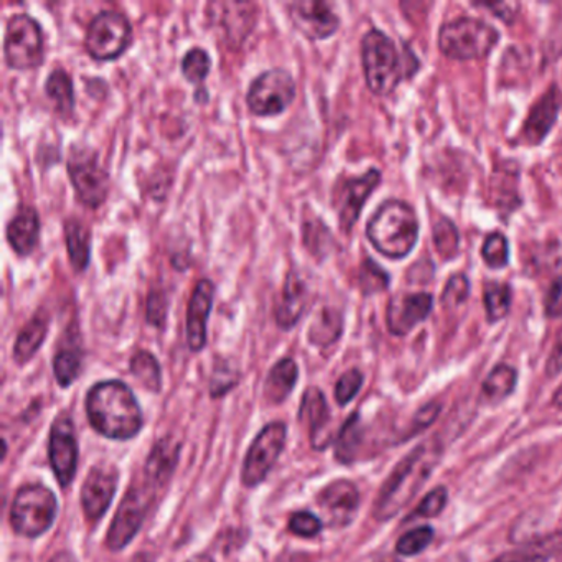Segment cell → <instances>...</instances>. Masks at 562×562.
<instances>
[{
    "mask_svg": "<svg viewBox=\"0 0 562 562\" xmlns=\"http://www.w3.org/2000/svg\"><path fill=\"white\" fill-rule=\"evenodd\" d=\"M87 413L93 429L108 439L130 440L143 429V411L123 381L94 384L87 396Z\"/></svg>",
    "mask_w": 562,
    "mask_h": 562,
    "instance_id": "6da1fadb",
    "label": "cell"
},
{
    "mask_svg": "<svg viewBox=\"0 0 562 562\" xmlns=\"http://www.w3.org/2000/svg\"><path fill=\"white\" fill-rule=\"evenodd\" d=\"M439 457V446L434 442H424L411 450L381 486L374 502V518L386 521L396 516L429 479Z\"/></svg>",
    "mask_w": 562,
    "mask_h": 562,
    "instance_id": "7a4b0ae2",
    "label": "cell"
},
{
    "mask_svg": "<svg viewBox=\"0 0 562 562\" xmlns=\"http://www.w3.org/2000/svg\"><path fill=\"white\" fill-rule=\"evenodd\" d=\"M367 236L376 251L386 258H406L419 236L416 212L406 202L387 200L368 220Z\"/></svg>",
    "mask_w": 562,
    "mask_h": 562,
    "instance_id": "3957f363",
    "label": "cell"
},
{
    "mask_svg": "<svg viewBox=\"0 0 562 562\" xmlns=\"http://www.w3.org/2000/svg\"><path fill=\"white\" fill-rule=\"evenodd\" d=\"M361 61L368 88L376 97H387L404 77L403 61L394 42L381 31H370L361 41Z\"/></svg>",
    "mask_w": 562,
    "mask_h": 562,
    "instance_id": "277c9868",
    "label": "cell"
},
{
    "mask_svg": "<svg viewBox=\"0 0 562 562\" xmlns=\"http://www.w3.org/2000/svg\"><path fill=\"white\" fill-rule=\"evenodd\" d=\"M499 34L479 19L460 18L447 22L439 32V48L452 60H480L498 44Z\"/></svg>",
    "mask_w": 562,
    "mask_h": 562,
    "instance_id": "5b68a950",
    "label": "cell"
},
{
    "mask_svg": "<svg viewBox=\"0 0 562 562\" xmlns=\"http://www.w3.org/2000/svg\"><path fill=\"white\" fill-rule=\"evenodd\" d=\"M159 490V486L150 482L144 473L143 479L131 483L108 531L106 544L111 551H121L133 541Z\"/></svg>",
    "mask_w": 562,
    "mask_h": 562,
    "instance_id": "8992f818",
    "label": "cell"
},
{
    "mask_svg": "<svg viewBox=\"0 0 562 562\" xmlns=\"http://www.w3.org/2000/svg\"><path fill=\"white\" fill-rule=\"evenodd\" d=\"M58 503L47 486L27 485L19 490L11 508L12 528L18 535L37 538L52 528Z\"/></svg>",
    "mask_w": 562,
    "mask_h": 562,
    "instance_id": "52a82bcc",
    "label": "cell"
},
{
    "mask_svg": "<svg viewBox=\"0 0 562 562\" xmlns=\"http://www.w3.org/2000/svg\"><path fill=\"white\" fill-rule=\"evenodd\" d=\"M4 57L8 67L14 70H34L44 64V32L34 18L18 14L9 19L5 27Z\"/></svg>",
    "mask_w": 562,
    "mask_h": 562,
    "instance_id": "ba28073f",
    "label": "cell"
},
{
    "mask_svg": "<svg viewBox=\"0 0 562 562\" xmlns=\"http://www.w3.org/2000/svg\"><path fill=\"white\" fill-rule=\"evenodd\" d=\"M295 93L297 85L292 75L282 68H272L255 78L246 94V103L255 116H278L294 103Z\"/></svg>",
    "mask_w": 562,
    "mask_h": 562,
    "instance_id": "9c48e42d",
    "label": "cell"
},
{
    "mask_svg": "<svg viewBox=\"0 0 562 562\" xmlns=\"http://www.w3.org/2000/svg\"><path fill=\"white\" fill-rule=\"evenodd\" d=\"M133 44V27L126 15L103 11L91 21L87 32L88 54L97 61L120 58Z\"/></svg>",
    "mask_w": 562,
    "mask_h": 562,
    "instance_id": "30bf717a",
    "label": "cell"
},
{
    "mask_svg": "<svg viewBox=\"0 0 562 562\" xmlns=\"http://www.w3.org/2000/svg\"><path fill=\"white\" fill-rule=\"evenodd\" d=\"M68 176L77 199L87 209H100L110 193V176L101 167L97 153L88 149H74L68 159Z\"/></svg>",
    "mask_w": 562,
    "mask_h": 562,
    "instance_id": "8fae6325",
    "label": "cell"
},
{
    "mask_svg": "<svg viewBox=\"0 0 562 562\" xmlns=\"http://www.w3.org/2000/svg\"><path fill=\"white\" fill-rule=\"evenodd\" d=\"M288 429L284 423H271L258 434L249 447L243 465L241 479L246 486H256L265 482L285 446Z\"/></svg>",
    "mask_w": 562,
    "mask_h": 562,
    "instance_id": "7c38bea8",
    "label": "cell"
},
{
    "mask_svg": "<svg viewBox=\"0 0 562 562\" xmlns=\"http://www.w3.org/2000/svg\"><path fill=\"white\" fill-rule=\"evenodd\" d=\"M380 182V170L371 169L364 176L344 179L335 187L334 205L337 209L341 232L350 233L353 229L368 196L374 192Z\"/></svg>",
    "mask_w": 562,
    "mask_h": 562,
    "instance_id": "4fadbf2b",
    "label": "cell"
},
{
    "mask_svg": "<svg viewBox=\"0 0 562 562\" xmlns=\"http://www.w3.org/2000/svg\"><path fill=\"white\" fill-rule=\"evenodd\" d=\"M48 456L58 483L70 485L77 475L78 442L74 420L68 414H60L52 426Z\"/></svg>",
    "mask_w": 562,
    "mask_h": 562,
    "instance_id": "5bb4252c",
    "label": "cell"
},
{
    "mask_svg": "<svg viewBox=\"0 0 562 562\" xmlns=\"http://www.w3.org/2000/svg\"><path fill=\"white\" fill-rule=\"evenodd\" d=\"M294 27L311 41L331 37L340 27V19L334 8L324 0H299L288 5Z\"/></svg>",
    "mask_w": 562,
    "mask_h": 562,
    "instance_id": "9a60e30c",
    "label": "cell"
},
{
    "mask_svg": "<svg viewBox=\"0 0 562 562\" xmlns=\"http://www.w3.org/2000/svg\"><path fill=\"white\" fill-rule=\"evenodd\" d=\"M117 490V470L98 465L90 470L81 490V505L88 521L97 522L110 508Z\"/></svg>",
    "mask_w": 562,
    "mask_h": 562,
    "instance_id": "2e32d148",
    "label": "cell"
},
{
    "mask_svg": "<svg viewBox=\"0 0 562 562\" xmlns=\"http://www.w3.org/2000/svg\"><path fill=\"white\" fill-rule=\"evenodd\" d=\"M432 312V295L427 292L394 295L387 305V330L397 337L409 334L414 327L423 324Z\"/></svg>",
    "mask_w": 562,
    "mask_h": 562,
    "instance_id": "e0dca14e",
    "label": "cell"
},
{
    "mask_svg": "<svg viewBox=\"0 0 562 562\" xmlns=\"http://www.w3.org/2000/svg\"><path fill=\"white\" fill-rule=\"evenodd\" d=\"M318 506L334 528L350 525L360 506V493L348 480L325 486L317 496Z\"/></svg>",
    "mask_w": 562,
    "mask_h": 562,
    "instance_id": "ac0fdd59",
    "label": "cell"
},
{
    "mask_svg": "<svg viewBox=\"0 0 562 562\" xmlns=\"http://www.w3.org/2000/svg\"><path fill=\"white\" fill-rule=\"evenodd\" d=\"M213 297L215 284L210 279H200L187 308V344L192 351H202L206 345V325L213 308Z\"/></svg>",
    "mask_w": 562,
    "mask_h": 562,
    "instance_id": "d6986e66",
    "label": "cell"
},
{
    "mask_svg": "<svg viewBox=\"0 0 562 562\" xmlns=\"http://www.w3.org/2000/svg\"><path fill=\"white\" fill-rule=\"evenodd\" d=\"M559 110H561V101H559L558 90L551 88L532 104L522 126V140L529 146H539L554 126Z\"/></svg>",
    "mask_w": 562,
    "mask_h": 562,
    "instance_id": "ffe728a7",
    "label": "cell"
},
{
    "mask_svg": "<svg viewBox=\"0 0 562 562\" xmlns=\"http://www.w3.org/2000/svg\"><path fill=\"white\" fill-rule=\"evenodd\" d=\"M308 289L304 279L295 271H291L285 278L284 288L278 297L274 307L276 324L282 330H289L301 321L305 307H307Z\"/></svg>",
    "mask_w": 562,
    "mask_h": 562,
    "instance_id": "44dd1931",
    "label": "cell"
},
{
    "mask_svg": "<svg viewBox=\"0 0 562 562\" xmlns=\"http://www.w3.org/2000/svg\"><path fill=\"white\" fill-rule=\"evenodd\" d=\"M301 417L311 429L314 449L324 450L331 439L330 411L324 393L318 387H308L302 396Z\"/></svg>",
    "mask_w": 562,
    "mask_h": 562,
    "instance_id": "7402d4cb",
    "label": "cell"
},
{
    "mask_svg": "<svg viewBox=\"0 0 562 562\" xmlns=\"http://www.w3.org/2000/svg\"><path fill=\"white\" fill-rule=\"evenodd\" d=\"M41 216L31 205L19 206L18 213L8 225V241L19 256L34 252L41 236Z\"/></svg>",
    "mask_w": 562,
    "mask_h": 562,
    "instance_id": "603a6c76",
    "label": "cell"
},
{
    "mask_svg": "<svg viewBox=\"0 0 562 562\" xmlns=\"http://www.w3.org/2000/svg\"><path fill=\"white\" fill-rule=\"evenodd\" d=\"M299 368L292 358H282L269 371L265 383V397L271 404H281L297 383Z\"/></svg>",
    "mask_w": 562,
    "mask_h": 562,
    "instance_id": "cb8c5ba5",
    "label": "cell"
},
{
    "mask_svg": "<svg viewBox=\"0 0 562 562\" xmlns=\"http://www.w3.org/2000/svg\"><path fill=\"white\" fill-rule=\"evenodd\" d=\"M218 8L222 9V12H216L215 9L209 5V11H212V14H209L210 18L216 19V24L222 29L225 41L228 42V44H243L246 37L241 34V31L236 27V21H251V19L258 18L256 5L225 2V4H218Z\"/></svg>",
    "mask_w": 562,
    "mask_h": 562,
    "instance_id": "d4e9b609",
    "label": "cell"
},
{
    "mask_svg": "<svg viewBox=\"0 0 562 562\" xmlns=\"http://www.w3.org/2000/svg\"><path fill=\"white\" fill-rule=\"evenodd\" d=\"M177 460H179V443L170 442L164 439L154 447L147 459L146 467H144V475L156 483L159 488L169 483L172 476L173 469H176Z\"/></svg>",
    "mask_w": 562,
    "mask_h": 562,
    "instance_id": "484cf974",
    "label": "cell"
},
{
    "mask_svg": "<svg viewBox=\"0 0 562 562\" xmlns=\"http://www.w3.org/2000/svg\"><path fill=\"white\" fill-rule=\"evenodd\" d=\"M48 334V315L38 311L22 328L14 347V358L19 364L27 363L35 357Z\"/></svg>",
    "mask_w": 562,
    "mask_h": 562,
    "instance_id": "4316f807",
    "label": "cell"
},
{
    "mask_svg": "<svg viewBox=\"0 0 562 562\" xmlns=\"http://www.w3.org/2000/svg\"><path fill=\"white\" fill-rule=\"evenodd\" d=\"M65 243H67L68 258H70L75 271H87L91 261L90 229L80 220H67L65 222Z\"/></svg>",
    "mask_w": 562,
    "mask_h": 562,
    "instance_id": "83f0119b",
    "label": "cell"
},
{
    "mask_svg": "<svg viewBox=\"0 0 562 562\" xmlns=\"http://www.w3.org/2000/svg\"><path fill=\"white\" fill-rule=\"evenodd\" d=\"M562 549V532L536 539L531 544L503 552L492 562H548Z\"/></svg>",
    "mask_w": 562,
    "mask_h": 562,
    "instance_id": "f1b7e54d",
    "label": "cell"
},
{
    "mask_svg": "<svg viewBox=\"0 0 562 562\" xmlns=\"http://www.w3.org/2000/svg\"><path fill=\"white\" fill-rule=\"evenodd\" d=\"M344 315L338 308L322 307L308 328V340L317 347H328L341 337Z\"/></svg>",
    "mask_w": 562,
    "mask_h": 562,
    "instance_id": "f546056e",
    "label": "cell"
},
{
    "mask_svg": "<svg viewBox=\"0 0 562 562\" xmlns=\"http://www.w3.org/2000/svg\"><path fill=\"white\" fill-rule=\"evenodd\" d=\"M45 93H47L48 100L54 103L55 110L58 113L64 114V116L74 113V81H71V77L67 71L61 70V68L52 71L48 75L47 81H45Z\"/></svg>",
    "mask_w": 562,
    "mask_h": 562,
    "instance_id": "4dcf8cb0",
    "label": "cell"
},
{
    "mask_svg": "<svg viewBox=\"0 0 562 562\" xmlns=\"http://www.w3.org/2000/svg\"><path fill=\"white\" fill-rule=\"evenodd\" d=\"M516 381H518V373L515 368L508 367V364H498L490 371L488 376L483 381V396L490 403H499L513 393Z\"/></svg>",
    "mask_w": 562,
    "mask_h": 562,
    "instance_id": "1f68e13d",
    "label": "cell"
},
{
    "mask_svg": "<svg viewBox=\"0 0 562 562\" xmlns=\"http://www.w3.org/2000/svg\"><path fill=\"white\" fill-rule=\"evenodd\" d=\"M131 373L143 384L146 390L159 393L162 390V371L159 361L150 351H136L131 358Z\"/></svg>",
    "mask_w": 562,
    "mask_h": 562,
    "instance_id": "d6a6232c",
    "label": "cell"
},
{
    "mask_svg": "<svg viewBox=\"0 0 562 562\" xmlns=\"http://www.w3.org/2000/svg\"><path fill=\"white\" fill-rule=\"evenodd\" d=\"M361 439H363V427H361L360 416L353 414V416L345 423V426L341 427L337 446H335V457H337L338 462H353V460L357 459Z\"/></svg>",
    "mask_w": 562,
    "mask_h": 562,
    "instance_id": "836d02e7",
    "label": "cell"
},
{
    "mask_svg": "<svg viewBox=\"0 0 562 562\" xmlns=\"http://www.w3.org/2000/svg\"><path fill=\"white\" fill-rule=\"evenodd\" d=\"M81 363H83V353L77 345H74V347L68 345V347H61L57 351L54 358V371L55 378H57L61 387H68L75 383L78 374H80Z\"/></svg>",
    "mask_w": 562,
    "mask_h": 562,
    "instance_id": "e575fe53",
    "label": "cell"
},
{
    "mask_svg": "<svg viewBox=\"0 0 562 562\" xmlns=\"http://www.w3.org/2000/svg\"><path fill=\"white\" fill-rule=\"evenodd\" d=\"M483 301H485L486 318H488L490 324H495L508 314L509 304H512V291L506 284L492 282L485 288Z\"/></svg>",
    "mask_w": 562,
    "mask_h": 562,
    "instance_id": "d590c367",
    "label": "cell"
},
{
    "mask_svg": "<svg viewBox=\"0 0 562 562\" xmlns=\"http://www.w3.org/2000/svg\"><path fill=\"white\" fill-rule=\"evenodd\" d=\"M212 71V58L205 48L193 47L182 60V75L192 85H202Z\"/></svg>",
    "mask_w": 562,
    "mask_h": 562,
    "instance_id": "8d00e7d4",
    "label": "cell"
},
{
    "mask_svg": "<svg viewBox=\"0 0 562 562\" xmlns=\"http://www.w3.org/2000/svg\"><path fill=\"white\" fill-rule=\"evenodd\" d=\"M358 285H360L364 295L376 294V292H383L384 289H387L390 276L373 259L368 258L361 265Z\"/></svg>",
    "mask_w": 562,
    "mask_h": 562,
    "instance_id": "74e56055",
    "label": "cell"
},
{
    "mask_svg": "<svg viewBox=\"0 0 562 562\" xmlns=\"http://www.w3.org/2000/svg\"><path fill=\"white\" fill-rule=\"evenodd\" d=\"M434 245L440 258L452 259L459 251V232L449 220H440L434 225Z\"/></svg>",
    "mask_w": 562,
    "mask_h": 562,
    "instance_id": "f35d334b",
    "label": "cell"
},
{
    "mask_svg": "<svg viewBox=\"0 0 562 562\" xmlns=\"http://www.w3.org/2000/svg\"><path fill=\"white\" fill-rule=\"evenodd\" d=\"M482 258L490 268L502 269L508 265V241L502 233H492L483 243Z\"/></svg>",
    "mask_w": 562,
    "mask_h": 562,
    "instance_id": "ab89813d",
    "label": "cell"
},
{
    "mask_svg": "<svg viewBox=\"0 0 562 562\" xmlns=\"http://www.w3.org/2000/svg\"><path fill=\"white\" fill-rule=\"evenodd\" d=\"M434 529L430 526H420L397 539L396 551L401 555H416L423 552L432 542Z\"/></svg>",
    "mask_w": 562,
    "mask_h": 562,
    "instance_id": "60d3db41",
    "label": "cell"
},
{
    "mask_svg": "<svg viewBox=\"0 0 562 562\" xmlns=\"http://www.w3.org/2000/svg\"><path fill=\"white\" fill-rule=\"evenodd\" d=\"M169 314V297L166 292L154 289L147 295L146 318L153 327L162 328Z\"/></svg>",
    "mask_w": 562,
    "mask_h": 562,
    "instance_id": "b9f144b4",
    "label": "cell"
},
{
    "mask_svg": "<svg viewBox=\"0 0 562 562\" xmlns=\"http://www.w3.org/2000/svg\"><path fill=\"white\" fill-rule=\"evenodd\" d=\"M327 226L321 222V220H305L304 225H302V241H304L305 248L315 256V258H321V252H327V243L330 241V238H321V232Z\"/></svg>",
    "mask_w": 562,
    "mask_h": 562,
    "instance_id": "7bdbcfd3",
    "label": "cell"
},
{
    "mask_svg": "<svg viewBox=\"0 0 562 562\" xmlns=\"http://www.w3.org/2000/svg\"><path fill=\"white\" fill-rule=\"evenodd\" d=\"M361 384H363V374L360 370H350L347 373L341 374L338 380L337 386H335V400L340 406L350 403L358 391H360Z\"/></svg>",
    "mask_w": 562,
    "mask_h": 562,
    "instance_id": "ee69618b",
    "label": "cell"
},
{
    "mask_svg": "<svg viewBox=\"0 0 562 562\" xmlns=\"http://www.w3.org/2000/svg\"><path fill=\"white\" fill-rule=\"evenodd\" d=\"M324 525L317 516L308 512L294 513L289 519V529L301 538H314L322 531Z\"/></svg>",
    "mask_w": 562,
    "mask_h": 562,
    "instance_id": "f6af8a7d",
    "label": "cell"
},
{
    "mask_svg": "<svg viewBox=\"0 0 562 562\" xmlns=\"http://www.w3.org/2000/svg\"><path fill=\"white\" fill-rule=\"evenodd\" d=\"M447 505V488L446 486H437L429 495L419 503L414 516H420V518H434V516L440 515L442 509Z\"/></svg>",
    "mask_w": 562,
    "mask_h": 562,
    "instance_id": "bcb514c9",
    "label": "cell"
},
{
    "mask_svg": "<svg viewBox=\"0 0 562 562\" xmlns=\"http://www.w3.org/2000/svg\"><path fill=\"white\" fill-rule=\"evenodd\" d=\"M470 284L467 281L465 276L457 274L452 276L447 282L446 291H443L442 302L446 305L462 304L467 297H469Z\"/></svg>",
    "mask_w": 562,
    "mask_h": 562,
    "instance_id": "7dc6e473",
    "label": "cell"
},
{
    "mask_svg": "<svg viewBox=\"0 0 562 562\" xmlns=\"http://www.w3.org/2000/svg\"><path fill=\"white\" fill-rule=\"evenodd\" d=\"M440 409H442V406L439 403H429L420 407L416 417H414L413 430H423L429 427L439 416Z\"/></svg>",
    "mask_w": 562,
    "mask_h": 562,
    "instance_id": "c3c4849f",
    "label": "cell"
},
{
    "mask_svg": "<svg viewBox=\"0 0 562 562\" xmlns=\"http://www.w3.org/2000/svg\"><path fill=\"white\" fill-rule=\"evenodd\" d=\"M562 371V327L559 330L558 338H555L554 347H552L551 355H549L548 363H546V374L549 378L558 376Z\"/></svg>",
    "mask_w": 562,
    "mask_h": 562,
    "instance_id": "681fc988",
    "label": "cell"
},
{
    "mask_svg": "<svg viewBox=\"0 0 562 562\" xmlns=\"http://www.w3.org/2000/svg\"><path fill=\"white\" fill-rule=\"evenodd\" d=\"M546 314L558 317L562 314V281L555 282L546 295Z\"/></svg>",
    "mask_w": 562,
    "mask_h": 562,
    "instance_id": "f907efd6",
    "label": "cell"
},
{
    "mask_svg": "<svg viewBox=\"0 0 562 562\" xmlns=\"http://www.w3.org/2000/svg\"><path fill=\"white\" fill-rule=\"evenodd\" d=\"M278 562H311V555L301 554V552H288V554L281 555Z\"/></svg>",
    "mask_w": 562,
    "mask_h": 562,
    "instance_id": "816d5d0a",
    "label": "cell"
},
{
    "mask_svg": "<svg viewBox=\"0 0 562 562\" xmlns=\"http://www.w3.org/2000/svg\"><path fill=\"white\" fill-rule=\"evenodd\" d=\"M552 404H554V407L562 411V384L558 387V391H555L554 396H552Z\"/></svg>",
    "mask_w": 562,
    "mask_h": 562,
    "instance_id": "f5cc1de1",
    "label": "cell"
},
{
    "mask_svg": "<svg viewBox=\"0 0 562 562\" xmlns=\"http://www.w3.org/2000/svg\"><path fill=\"white\" fill-rule=\"evenodd\" d=\"M189 562H213L212 558H209V555H195V558L190 559Z\"/></svg>",
    "mask_w": 562,
    "mask_h": 562,
    "instance_id": "db71d44e",
    "label": "cell"
}]
</instances>
